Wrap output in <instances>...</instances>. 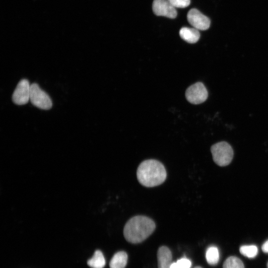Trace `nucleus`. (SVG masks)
Segmentation results:
<instances>
[{
	"label": "nucleus",
	"mask_w": 268,
	"mask_h": 268,
	"mask_svg": "<svg viewBox=\"0 0 268 268\" xmlns=\"http://www.w3.org/2000/svg\"><path fill=\"white\" fill-rule=\"evenodd\" d=\"M155 229V224L151 218L142 215L134 216L125 225L124 235L131 243L142 242L149 236Z\"/></svg>",
	"instance_id": "1"
},
{
	"label": "nucleus",
	"mask_w": 268,
	"mask_h": 268,
	"mask_svg": "<svg viewBox=\"0 0 268 268\" xmlns=\"http://www.w3.org/2000/svg\"><path fill=\"white\" fill-rule=\"evenodd\" d=\"M136 176L140 184L146 187H153L162 184L167 173L164 165L154 159L146 160L138 166Z\"/></svg>",
	"instance_id": "2"
},
{
	"label": "nucleus",
	"mask_w": 268,
	"mask_h": 268,
	"mask_svg": "<svg viewBox=\"0 0 268 268\" xmlns=\"http://www.w3.org/2000/svg\"><path fill=\"white\" fill-rule=\"evenodd\" d=\"M214 162L220 166H225L231 162L234 155L231 145L225 141L217 142L210 148Z\"/></svg>",
	"instance_id": "3"
},
{
	"label": "nucleus",
	"mask_w": 268,
	"mask_h": 268,
	"mask_svg": "<svg viewBox=\"0 0 268 268\" xmlns=\"http://www.w3.org/2000/svg\"><path fill=\"white\" fill-rule=\"evenodd\" d=\"M30 101L34 106L43 110H49L52 106L50 96L36 83L30 85Z\"/></svg>",
	"instance_id": "4"
},
{
	"label": "nucleus",
	"mask_w": 268,
	"mask_h": 268,
	"mask_svg": "<svg viewBox=\"0 0 268 268\" xmlns=\"http://www.w3.org/2000/svg\"><path fill=\"white\" fill-rule=\"evenodd\" d=\"M185 95L187 100L191 103L199 104L206 100L208 92L204 85L198 82L188 88Z\"/></svg>",
	"instance_id": "5"
},
{
	"label": "nucleus",
	"mask_w": 268,
	"mask_h": 268,
	"mask_svg": "<svg viewBox=\"0 0 268 268\" xmlns=\"http://www.w3.org/2000/svg\"><path fill=\"white\" fill-rule=\"evenodd\" d=\"M30 85L26 79H22L18 82L12 96V101L15 104L24 105L30 100Z\"/></svg>",
	"instance_id": "6"
},
{
	"label": "nucleus",
	"mask_w": 268,
	"mask_h": 268,
	"mask_svg": "<svg viewBox=\"0 0 268 268\" xmlns=\"http://www.w3.org/2000/svg\"><path fill=\"white\" fill-rule=\"evenodd\" d=\"M189 23L198 30H205L210 26L209 19L196 8L190 9L187 14Z\"/></svg>",
	"instance_id": "7"
},
{
	"label": "nucleus",
	"mask_w": 268,
	"mask_h": 268,
	"mask_svg": "<svg viewBox=\"0 0 268 268\" xmlns=\"http://www.w3.org/2000/svg\"><path fill=\"white\" fill-rule=\"evenodd\" d=\"M152 10L157 16H163L175 18L177 15V10L168 0H154Z\"/></svg>",
	"instance_id": "8"
},
{
	"label": "nucleus",
	"mask_w": 268,
	"mask_h": 268,
	"mask_svg": "<svg viewBox=\"0 0 268 268\" xmlns=\"http://www.w3.org/2000/svg\"><path fill=\"white\" fill-rule=\"evenodd\" d=\"M172 253L166 246L160 247L157 252L158 268H170L172 262Z\"/></svg>",
	"instance_id": "9"
},
{
	"label": "nucleus",
	"mask_w": 268,
	"mask_h": 268,
	"mask_svg": "<svg viewBox=\"0 0 268 268\" xmlns=\"http://www.w3.org/2000/svg\"><path fill=\"white\" fill-rule=\"evenodd\" d=\"M179 34L182 39L191 44L197 42L200 37L199 30L195 28L182 27Z\"/></svg>",
	"instance_id": "10"
},
{
	"label": "nucleus",
	"mask_w": 268,
	"mask_h": 268,
	"mask_svg": "<svg viewBox=\"0 0 268 268\" xmlns=\"http://www.w3.org/2000/svg\"><path fill=\"white\" fill-rule=\"evenodd\" d=\"M128 261V255L124 251L116 253L111 259L109 266L110 268H125Z\"/></svg>",
	"instance_id": "11"
},
{
	"label": "nucleus",
	"mask_w": 268,
	"mask_h": 268,
	"mask_svg": "<svg viewBox=\"0 0 268 268\" xmlns=\"http://www.w3.org/2000/svg\"><path fill=\"white\" fill-rule=\"evenodd\" d=\"M105 264L103 254L100 250L96 251L93 257L87 261L88 265L91 268H103Z\"/></svg>",
	"instance_id": "12"
},
{
	"label": "nucleus",
	"mask_w": 268,
	"mask_h": 268,
	"mask_svg": "<svg viewBox=\"0 0 268 268\" xmlns=\"http://www.w3.org/2000/svg\"><path fill=\"white\" fill-rule=\"evenodd\" d=\"M206 260L208 264L216 265L219 259V253L218 248L215 246L209 247L205 253Z\"/></svg>",
	"instance_id": "13"
},
{
	"label": "nucleus",
	"mask_w": 268,
	"mask_h": 268,
	"mask_svg": "<svg viewBox=\"0 0 268 268\" xmlns=\"http://www.w3.org/2000/svg\"><path fill=\"white\" fill-rule=\"evenodd\" d=\"M223 268H245V267L240 259L234 256H231L224 261Z\"/></svg>",
	"instance_id": "14"
},
{
	"label": "nucleus",
	"mask_w": 268,
	"mask_h": 268,
	"mask_svg": "<svg viewBox=\"0 0 268 268\" xmlns=\"http://www.w3.org/2000/svg\"><path fill=\"white\" fill-rule=\"evenodd\" d=\"M240 253L249 258H254L258 254V249L255 245H244L240 248Z\"/></svg>",
	"instance_id": "15"
},
{
	"label": "nucleus",
	"mask_w": 268,
	"mask_h": 268,
	"mask_svg": "<svg viewBox=\"0 0 268 268\" xmlns=\"http://www.w3.org/2000/svg\"><path fill=\"white\" fill-rule=\"evenodd\" d=\"M191 261L185 257L182 258L176 262H172L170 268H191Z\"/></svg>",
	"instance_id": "16"
},
{
	"label": "nucleus",
	"mask_w": 268,
	"mask_h": 268,
	"mask_svg": "<svg viewBox=\"0 0 268 268\" xmlns=\"http://www.w3.org/2000/svg\"><path fill=\"white\" fill-rule=\"evenodd\" d=\"M175 8H185L190 4V0H168Z\"/></svg>",
	"instance_id": "17"
},
{
	"label": "nucleus",
	"mask_w": 268,
	"mask_h": 268,
	"mask_svg": "<svg viewBox=\"0 0 268 268\" xmlns=\"http://www.w3.org/2000/svg\"><path fill=\"white\" fill-rule=\"evenodd\" d=\"M262 249L264 253H268V240L263 244Z\"/></svg>",
	"instance_id": "18"
},
{
	"label": "nucleus",
	"mask_w": 268,
	"mask_h": 268,
	"mask_svg": "<svg viewBox=\"0 0 268 268\" xmlns=\"http://www.w3.org/2000/svg\"><path fill=\"white\" fill-rule=\"evenodd\" d=\"M195 268H201V267L198 266V267H195Z\"/></svg>",
	"instance_id": "19"
},
{
	"label": "nucleus",
	"mask_w": 268,
	"mask_h": 268,
	"mask_svg": "<svg viewBox=\"0 0 268 268\" xmlns=\"http://www.w3.org/2000/svg\"><path fill=\"white\" fill-rule=\"evenodd\" d=\"M267 268H268V262L267 263Z\"/></svg>",
	"instance_id": "20"
}]
</instances>
